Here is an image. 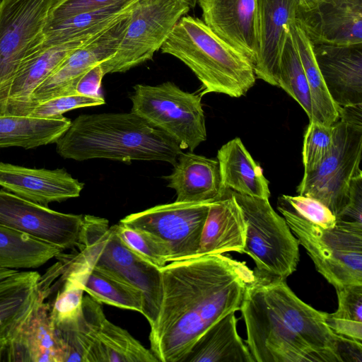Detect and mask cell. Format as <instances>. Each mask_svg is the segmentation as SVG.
<instances>
[{
    "label": "cell",
    "mask_w": 362,
    "mask_h": 362,
    "mask_svg": "<svg viewBox=\"0 0 362 362\" xmlns=\"http://www.w3.org/2000/svg\"><path fill=\"white\" fill-rule=\"evenodd\" d=\"M189 9L180 0H138L115 53L100 64L105 74L125 72L151 60Z\"/></svg>",
    "instance_id": "obj_10"
},
{
    "label": "cell",
    "mask_w": 362,
    "mask_h": 362,
    "mask_svg": "<svg viewBox=\"0 0 362 362\" xmlns=\"http://www.w3.org/2000/svg\"><path fill=\"white\" fill-rule=\"evenodd\" d=\"M299 0H257V57L253 66L256 78L277 86L280 55L295 21Z\"/></svg>",
    "instance_id": "obj_17"
},
{
    "label": "cell",
    "mask_w": 362,
    "mask_h": 362,
    "mask_svg": "<svg viewBox=\"0 0 362 362\" xmlns=\"http://www.w3.org/2000/svg\"><path fill=\"white\" fill-rule=\"evenodd\" d=\"M289 28L304 69L318 122L332 126L339 118L340 107L335 104L328 92L315 57L313 44L295 21Z\"/></svg>",
    "instance_id": "obj_31"
},
{
    "label": "cell",
    "mask_w": 362,
    "mask_h": 362,
    "mask_svg": "<svg viewBox=\"0 0 362 362\" xmlns=\"http://www.w3.org/2000/svg\"><path fill=\"white\" fill-rule=\"evenodd\" d=\"M160 50L191 69L202 83V95L218 93L238 98L255 83L249 59L198 18L182 16Z\"/></svg>",
    "instance_id": "obj_4"
},
{
    "label": "cell",
    "mask_w": 362,
    "mask_h": 362,
    "mask_svg": "<svg viewBox=\"0 0 362 362\" xmlns=\"http://www.w3.org/2000/svg\"><path fill=\"white\" fill-rule=\"evenodd\" d=\"M325 322L334 333L362 342V322L335 317L327 313Z\"/></svg>",
    "instance_id": "obj_43"
},
{
    "label": "cell",
    "mask_w": 362,
    "mask_h": 362,
    "mask_svg": "<svg viewBox=\"0 0 362 362\" xmlns=\"http://www.w3.org/2000/svg\"><path fill=\"white\" fill-rule=\"evenodd\" d=\"M127 1L129 0H58L50 11L47 23Z\"/></svg>",
    "instance_id": "obj_39"
},
{
    "label": "cell",
    "mask_w": 362,
    "mask_h": 362,
    "mask_svg": "<svg viewBox=\"0 0 362 362\" xmlns=\"http://www.w3.org/2000/svg\"><path fill=\"white\" fill-rule=\"evenodd\" d=\"M211 203L178 202L157 205L129 214L119 223L144 231L168 250L169 262L197 256Z\"/></svg>",
    "instance_id": "obj_12"
},
{
    "label": "cell",
    "mask_w": 362,
    "mask_h": 362,
    "mask_svg": "<svg viewBox=\"0 0 362 362\" xmlns=\"http://www.w3.org/2000/svg\"><path fill=\"white\" fill-rule=\"evenodd\" d=\"M105 103L104 98H93L78 93L56 97L35 105L28 116L42 119H55L64 112L84 107Z\"/></svg>",
    "instance_id": "obj_38"
},
{
    "label": "cell",
    "mask_w": 362,
    "mask_h": 362,
    "mask_svg": "<svg viewBox=\"0 0 362 362\" xmlns=\"http://www.w3.org/2000/svg\"><path fill=\"white\" fill-rule=\"evenodd\" d=\"M78 329L88 362H157L151 350L110 322L100 303L83 296Z\"/></svg>",
    "instance_id": "obj_15"
},
{
    "label": "cell",
    "mask_w": 362,
    "mask_h": 362,
    "mask_svg": "<svg viewBox=\"0 0 362 362\" xmlns=\"http://www.w3.org/2000/svg\"><path fill=\"white\" fill-rule=\"evenodd\" d=\"M134 89L131 112L165 133L182 150L192 152L206 139L200 93L184 91L170 81L137 84Z\"/></svg>",
    "instance_id": "obj_9"
},
{
    "label": "cell",
    "mask_w": 362,
    "mask_h": 362,
    "mask_svg": "<svg viewBox=\"0 0 362 362\" xmlns=\"http://www.w3.org/2000/svg\"><path fill=\"white\" fill-rule=\"evenodd\" d=\"M338 299L333 317L362 322V284L346 285L335 289Z\"/></svg>",
    "instance_id": "obj_40"
},
{
    "label": "cell",
    "mask_w": 362,
    "mask_h": 362,
    "mask_svg": "<svg viewBox=\"0 0 362 362\" xmlns=\"http://www.w3.org/2000/svg\"><path fill=\"white\" fill-rule=\"evenodd\" d=\"M162 298L151 326V351L160 362H184L213 324L240 310L256 279L245 262L211 254L171 262L160 269Z\"/></svg>",
    "instance_id": "obj_1"
},
{
    "label": "cell",
    "mask_w": 362,
    "mask_h": 362,
    "mask_svg": "<svg viewBox=\"0 0 362 362\" xmlns=\"http://www.w3.org/2000/svg\"><path fill=\"white\" fill-rule=\"evenodd\" d=\"M132 11L92 40L70 53L57 68L34 90L32 110L49 99L74 94L81 77L93 66L111 58L127 29Z\"/></svg>",
    "instance_id": "obj_14"
},
{
    "label": "cell",
    "mask_w": 362,
    "mask_h": 362,
    "mask_svg": "<svg viewBox=\"0 0 362 362\" xmlns=\"http://www.w3.org/2000/svg\"><path fill=\"white\" fill-rule=\"evenodd\" d=\"M71 122L64 116L55 119L0 116V148L16 146L30 149L54 144Z\"/></svg>",
    "instance_id": "obj_29"
},
{
    "label": "cell",
    "mask_w": 362,
    "mask_h": 362,
    "mask_svg": "<svg viewBox=\"0 0 362 362\" xmlns=\"http://www.w3.org/2000/svg\"><path fill=\"white\" fill-rule=\"evenodd\" d=\"M221 187L251 197L269 199V181L240 138L221 146L217 153Z\"/></svg>",
    "instance_id": "obj_26"
},
{
    "label": "cell",
    "mask_w": 362,
    "mask_h": 362,
    "mask_svg": "<svg viewBox=\"0 0 362 362\" xmlns=\"http://www.w3.org/2000/svg\"><path fill=\"white\" fill-rule=\"evenodd\" d=\"M77 255L92 267L104 270L141 291L144 297L142 315L150 326L156 321L161 303L160 269L129 249L106 218L85 215L77 246Z\"/></svg>",
    "instance_id": "obj_5"
},
{
    "label": "cell",
    "mask_w": 362,
    "mask_h": 362,
    "mask_svg": "<svg viewBox=\"0 0 362 362\" xmlns=\"http://www.w3.org/2000/svg\"><path fill=\"white\" fill-rule=\"evenodd\" d=\"M337 221L362 223V173L351 180L348 203Z\"/></svg>",
    "instance_id": "obj_41"
},
{
    "label": "cell",
    "mask_w": 362,
    "mask_h": 362,
    "mask_svg": "<svg viewBox=\"0 0 362 362\" xmlns=\"http://www.w3.org/2000/svg\"><path fill=\"white\" fill-rule=\"evenodd\" d=\"M279 204L324 228H332L337 223V218L330 209L313 197L284 194L279 198Z\"/></svg>",
    "instance_id": "obj_37"
},
{
    "label": "cell",
    "mask_w": 362,
    "mask_h": 362,
    "mask_svg": "<svg viewBox=\"0 0 362 362\" xmlns=\"http://www.w3.org/2000/svg\"><path fill=\"white\" fill-rule=\"evenodd\" d=\"M84 292L100 303L141 313L144 297L141 290L98 268L91 267L83 281Z\"/></svg>",
    "instance_id": "obj_32"
},
{
    "label": "cell",
    "mask_w": 362,
    "mask_h": 362,
    "mask_svg": "<svg viewBox=\"0 0 362 362\" xmlns=\"http://www.w3.org/2000/svg\"><path fill=\"white\" fill-rule=\"evenodd\" d=\"M6 344H0V361H7Z\"/></svg>",
    "instance_id": "obj_45"
},
{
    "label": "cell",
    "mask_w": 362,
    "mask_h": 362,
    "mask_svg": "<svg viewBox=\"0 0 362 362\" xmlns=\"http://www.w3.org/2000/svg\"><path fill=\"white\" fill-rule=\"evenodd\" d=\"M313 45L362 43V0H311L295 19Z\"/></svg>",
    "instance_id": "obj_16"
},
{
    "label": "cell",
    "mask_w": 362,
    "mask_h": 362,
    "mask_svg": "<svg viewBox=\"0 0 362 362\" xmlns=\"http://www.w3.org/2000/svg\"><path fill=\"white\" fill-rule=\"evenodd\" d=\"M361 156L362 104L340 107L332 148L315 170L304 173L298 194L319 200L337 218L348 203L351 180L362 173Z\"/></svg>",
    "instance_id": "obj_6"
},
{
    "label": "cell",
    "mask_w": 362,
    "mask_h": 362,
    "mask_svg": "<svg viewBox=\"0 0 362 362\" xmlns=\"http://www.w3.org/2000/svg\"><path fill=\"white\" fill-rule=\"evenodd\" d=\"M235 312L225 315L198 339L184 362H255L239 336Z\"/></svg>",
    "instance_id": "obj_27"
},
{
    "label": "cell",
    "mask_w": 362,
    "mask_h": 362,
    "mask_svg": "<svg viewBox=\"0 0 362 362\" xmlns=\"http://www.w3.org/2000/svg\"><path fill=\"white\" fill-rule=\"evenodd\" d=\"M58 0H0V116L23 61L40 44L50 11Z\"/></svg>",
    "instance_id": "obj_11"
},
{
    "label": "cell",
    "mask_w": 362,
    "mask_h": 362,
    "mask_svg": "<svg viewBox=\"0 0 362 362\" xmlns=\"http://www.w3.org/2000/svg\"><path fill=\"white\" fill-rule=\"evenodd\" d=\"M278 209L317 272L335 289L362 284V223L337 221L324 228L281 204Z\"/></svg>",
    "instance_id": "obj_7"
},
{
    "label": "cell",
    "mask_w": 362,
    "mask_h": 362,
    "mask_svg": "<svg viewBox=\"0 0 362 362\" xmlns=\"http://www.w3.org/2000/svg\"><path fill=\"white\" fill-rule=\"evenodd\" d=\"M299 1H300V5H303V4H305L308 3L311 0H299Z\"/></svg>",
    "instance_id": "obj_47"
},
{
    "label": "cell",
    "mask_w": 362,
    "mask_h": 362,
    "mask_svg": "<svg viewBox=\"0 0 362 362\" xmlns=\"http://www.w3.org/2000/svg\"><path fill=\"white\" fill-rule=\"evenodd\" d=\"M328 92L339 107L362 104V43L313 45Z\"/></svg>",
    "instance_id": "obj_20"
},
{
    "label": "cell",
    "mask_w": 362,
    "mask_h": 362,
    "mask_svg": "<svg viewBox=\"0 0 362 362\" xmlns=\"http://www.w3.org/2000/svg\"><path fill=\"white\" fill-rule=\"evenodd\" d=\"M95 36L35 47L23 61L14 77L7 102V115L28 116L32 111L31 97L34 90L70 53Z\"/></svg>",
    "instance_id": "obj_22"
},
{
    "label": "cell",
    "mask_w": 362,
    "mask_h": 362,
    "mask_svg": "<svg viewBox=\"0 0 362 362\" xmlns=\"http://www.w3.org/2000/svg\"><path fill=\"white\" fill-rule=\"evenodd\" d=\"M82 215L64 214L0 189V226L62 249L76 247Z\"/></svg>",
    "instance_id": "obj_13"
},
{
    "label": "cell",
    "mask_w": 362,
    "mask_h": 362,
    "mask_svg": "<svg viewBox=\"0 0 362 362\" xmlns=\"http://www.w3.org/2000/svg\"><path fill=\"white\" fill-rule=\"evenodd\" d=\"M240 310L255 362H342V336L326 324L327 313L304 303L285 281L257 278Z\"/></svg>",
    "instance_id": "obj_2"
},
{
    "label": "cell",
    "mask_w": 362,
    "mask_h": 362,
    "mask_svg": "<svg viewBox=\"0 0 362 362\" xmlns=\"http://www.w3.org/2000/svg\"><path fill=\"white\" fill-rule=\"evenodd\" d=\"M62 252L57 246L0 226V267L37 268Z\"/></svg>",
    "instance_id": "obj_30"
},
{
    "label": "cell",
    "mask_w": 362,
    "mask_h": 362,
    "mask_svg": "<svg viewBox=\"0 0 362 362\" xmlns=\"http://www.w3.org/2000/svg\"><path fill=\"white\" fill-rule=\"evenodd\" d=\"M40 275L18 271L0 281V344L10 342L38 301Z\"/></svg>",
    "instance_id": "obj_25"
},
{
    "label": "cell",
    "mask_w": 362,
    "mask_h": 362,
    "mask_svg": "<svg viewBox=\"0 0 362 362\" xmlns=\"http://www.w3.org/2000/svg\"><path fill=\"white\" fill-rule=\"evenodd\" d=\"M173 166V173L163 177L175 190V202L211 203L223 197L217 160L182 152Z\"/></svg>",
    "instance_id": "obj_23"
},
{
    "label": "cell",
    "mask_w": 362,
    "mask_h": 362,
    "mask_svg": "<svg viewBox=\"0 0 362 362\" xmlns=\"http://www.w3.org/2000/svg\"><path fill=\"white\" fill-rule=\"evenodd\" d=\"M63 284L49 305V314L55 328L76 322L83 314V284L76 275L62 274Z\"/></svg>",
    "instance_id": "obj_34"
},
{
    "label": "cell",
    "mask_w": 362,
    "mask_h": 362,
    "mask_svg": "<svg viewBox=\"0 0 362 362\" xmlns=\"http://www.w3.org/2000/svg\"><path fill=\"white\" fill-rule=\"evenodd\" d=\"M182 2L187 4L190 8H194L198 3V0H180Z\"/></svg>",
    "instance_id": "obj_46"
},
{
    "label": "cell",
    "mask_w": 362,
    "mask_h": 362,
    "mask_svg": "<svg viewBox=\"0 0 362 362\" xmlns=\"http://www.w3.org/2000/svg\"><path fill=\"white\" fill-rule=\"evenodd\" d=\"M18 270L17 269H6L0 267V281L18 272Z\"/></svg>",
    "instance_id": "obj_44"
},
{
    "label": "cell",
    "mask_w": 362,
    "mask_h": 362,
    "mask_svg": "<svg viewBox=\"0 0 362 362\" xmlns=\"http://www.w3.org/2000/svg\"><path fill=\"white\" fill-rule=\"evenodd\" d=\"M333 143V125L310 122L304 134L303 163L304 173L315 170L329 153Z\"/></svg>",
    "instance_id": "obj_36"
},
{
    "label": "cell",
    "mask_w": 362,
    "mask_h": 362,
    "mask_svg": "<svg viewBox=\"0 0 362 362\" xmlns=\"http://www.w3.org/2000/svg\"><path fill=\"white\" fill-rule=\"evenodd\" d=\"M0 186L32 202L47 206L78 197L83 183L64 169L31 168L0 161Z\"/></svg>",
    "instance_id": "obj_18"
},
{
    "label": "cell",
    "mask_w": 362,
    "mask_h": 362,
    "mask_svg": "<svg viewBox=\"0 0 362 362\" xmlns=\"http://www.w3.org/2000/svg\"><path fill=\"white\" fill-rule=\"evenodd\" d=\"M115 228L124 243L147 262L160 269L169 262L166 247L150 234L121 223Z\"/></svg>",
    "instance_id": "obj_35"
},
{
    "label": "cell",
    "mask_w": 362,
    "mask_h": 362,
    "mask_svg": "<svg viewBox=\"0 0 362 362\" xmlns=\"http://www.w3.org/2000/svg\"><path fill=\"white\" fill-rule=\"evenodd\" d=\"M276 82L278 86L283 88L303 107L310 122H318L312 104L308 83L290 28L280 55Z\"/></svg>",
    "instance_id": "obj_33"
},
{
    "label": "cell",
    "mask_w": 362,
    "mask_h": 362,
    "mask_svg": "<svg viewBox=\"0 0 362 362\" xmlns=\"http://www.w3.org/2000/svg\"><path fill=\"white\" fill-rule=\"evenodd\" d=\"M54 144L60 156L77 161L155 160L174 165L182 153L171 138L132 112L81 115Z\"/></svg>",
    "instance_id": "obj_3"
},
{
    "label": "cell",
    "mask_w": 362,
    "mask_h": 362,
    "mask_svg": "<svg viewBox=\"0 0 362 362\" xmlns=\"http://www.w3.org/2000/svg\"><path fill=\"white\" fill-rule=\"evenodd\" d=\"M105 75L100 64L93 66L78 81L76 93L89 97L103 98L100 90L102 79Z\"/></svg>",
    "instance_id": "obj_42"
},
{
    "label": "cell",
    "mask_w": 362,
    "mask_h": 362,
    "mask_svg": "<svg viewBox=\"0 0 362 362\" xmlns=\"http://www.w3.org/2000/svg\"><path fill=\"white\" fill-rule=\"evenodd\" d=\"M246 230L243 213L230 189H227L223 198L210 204L197 257L243 253Z\"/></svg>",
    "instance_id": "obj_24"
},
{
    "label": "cell",
    "mask_w": 362,
    "mask_h": 362,
    "mask_svg": "<svg viewBox=\"0 0 362 362\" xmlns=\"http://www.w3.org/2000/svg\"><path fill=\"white\" fill-rule=\"evenodd\" d=\"M45 298L41 291L28 318L6 344L7 361L66 362V348L50 319Z\"/></svg>",
    "instance_id": "obj_21"
},
{
    "label": "cell",
    "mask_w": 362,
    "mask_h": 362,
    "mask_svg": "<svg viewBox=\"0 0 362 362\" xmlns=\"http://www.w3.org/2000/svg\"><path fill=\"white\" fill-rule=\"evenodd\" d=\"M197 4L205 24L254 66L257 57V0H198Z\"/></svg>",
    "instance_id": "obj_19"
},
{
    "label": "cell",
    "mask_w": 362,
    "mask_h": 362,
    "mask_svg": "<svg viewBox=\"0 0 362 362\" xmlns=\"http://www.w3.org/2000/svg\"><path fill=\"white\" fill-rule=\"evenodd\" d=\"M230 191L246 221L243 253L253 259L256 277L267 281H286L296 270L299 262L298 239L284 218L273 209L268 199Z\"/></svg>",
    "instance_id": "obj_8"
},
{
    "label": "cell",
    "mask_w": 362,
    "mask_h": 362,
    "mask_svg": "<svg viewBox=\"0 0 362 362\" xmlns=\"http://www.w3.org/2000/svg\"><path fill=\"white\" fill-rule=\"evenodd\" d=\"M138 0L108 6L80 13L60 21L47 23L39 46L57 45L78 39L95 36L129 13Z\"/></svg>",
    "instance_id": "obj_28"
}]
</instances>
